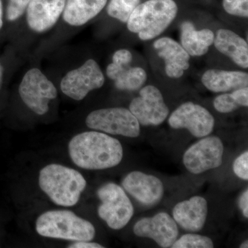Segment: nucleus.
Segmentation results:
<instances>
[{"label": "nucleus", "mask_w": 248, "mask_h": 248, "mask_svg": "<svg viewBox=\"0 0 248 248\" xmlns=\"http://www.w3.org/2000/svg\"><path fill=\"white\" fill-rule=\"evenodd\" d=\"M70 156L76 166L86 170L115 167L123 159V147L117 139L97 131L84 132L72 139Z\"/></svg>", "instance_id": "1"}, {"label": "nucleus", "mask_w": 248, "mask_h": 248, "mask_svg": "<svg viewBox=\"0 0 248 248\" xmlns=\"http://www.w3.org/2000/svg\"><path fill=\"white\" fill-rule=\"evenodd\" d=\"M39 184L50 200L58 205H76L86 187L81 173L60 164H50L40 172Z\"/></svg>", "instance_id": "2"}, {"label": "nucleus", "mask_w": 248, "mask_h": 248, "mask_svg": "<svg viewBox=\"0 0 248 248\" xmlns=\"http://www.w3.org/2000/svg\"><path fill=\"white\" fill-rule=\"evenodd\" d=\"M174 0H148L140 3L127 22L130 32L138 34L140 40H153L172 24L178 14Z\"/></svg>", "instance_id": "3"}, {"label": "nucleus", "mask_w": 248, "mask_h": 248, "mask_svg": "<svg viewBox=\"0 0 248 248\" xmlns=\"http://www.w3.org/2000/svg\"><path fill=\"white\" fill-rule=\"evenodd\" d=\"M41 236L72 241H89L95 236L94 226L69 210H51L41 215L36 221Z\"/></svg>", "instance_id": "4"}, {"label": "nucleus", "mask_w": 248, "mask_h": 248, "mask_svg": "<svg viewBox=\"0 0 248 248\" xmlns=\"http://www.w3.org/2000/svg\"><path fill=\"white\" fill-rule=\"evenodd\" d=\"M101 205L98 208L99 217L111 229L121 230L131 220L134 215L133 203L121 186L108 183L97 192Z\"/></svg>", "instance_id": "5"}, {"label": "nucleus", "mask_w": 248, "mask_h": 248, "mask_svg": "<svg viewBox=\"0 0 248 248\" xmlns=\"http://www.w3.org/2000/svg\"><path fill=\"white\" fill-rule=\"evenodd\" d=\"M89 128L114 135L135 138L141 133L140 124L129 109L108 108L93 111L86 119Z\"/></svg>", "instance_id": "6"}, {"label": "nucleus", "mask_w": 248, "mask_h": 248, "mask_svg": "<svg viewBox=\"0 0 248 248\" xmlns=\"http://www.w3.org/2000/svg\"><path fill=\"white\" fill-rule=\"evenodd\" d=\"M19 93L24 104L39 115L48 112L49 102L58 95L53 83L36 68L26 73L19 85Z\"/></svg>", "instance_id": "7"}, {"label": "nucleus", "mask_w": 248, "mask_h": 248, "mask_svg": "<svg viewBox=\"0 0 248 248\" xmlns=\"http://www.w3.org/2000/svg\"><path fill=\"white\" fill-rule=\"evenodd\" d=\"M223 153L224 146L221 139L204 137L187 148L183 156V163L189 172L200 174L220 167Z\"/></svg>", "instance_id": "8"}, {"label": "nucleus", "mask_w": 248, "mask_h": 248, "mask_svg": "<svg viewBox=\"0 0 248 248\" xmlns=\"http://www.w3.org/2000/svg\"><path fill=\"white\" fill-rule=\"evenodd\" d=\"M105 78L97 62L89 60L79 68L68 72L62 78L60 88L68 97L81 101L91 91L102 87Z\"/></svg>", "instance_id": "9"}, {"label": "nucleus", "mask_w": 248, "mask_h": 248, "mask_svg": "<svg viewBox=\"0 0 248 248\" xmlns=\"http://www.w3.org/2000/svg\"><path fill=\"white\" fill-rule=\"evenodd\" d=\"M129 110L136 117L140 125L157 126L167 119L169 108L165 103L162 93L152 85L142 88L138 97L133 99Z\"/></svg>", "instance_id": "10"}, {"label": "nucleus", "mask_w": 248, "mask_h": 248, "mask_svg": "<svg viewBox=\"0 0 248 248\" xmlns=\"http://www.w3.org/2000/svg\"><path fill=\"white\" fill-rule=\"evenodd\" d=\"M169 124L172 128L187 129L195 138H202L213 133L215 119L205 108L187 102L173 111Z\"/></svg>", "instance_id": "11"}, {"label": "nucleus", "mask_w": 248, "mask_h": 248, "mask_svg": "<svg viewBox=\"0 0 248 248\" xmlns=\"http://www.w3.org/2000/svg\"><path fill=\"white\" fill-rule=\"evenodd\" d=\"M133 232L136 236L153 239L164 248L172 247L179 235L177 223L166 213L141 218L134 226Z\"/></svg>", "instance_id": "12"}, {"label": "nucleus", "mask_w": 248, "mask_h": 248, "mask_svg": "<svg viewBox=\"0 0 248 248\" xmlns=\"http://www.w3.org/2000/svg\"><path fill=\"white\" fill-rule=\"evenodd\" d=\"M122 186L135 200L145 205L157 203L164 194V184L159 178L140 171L128 173Z\"/></svg>", "instance_id": "13"}, {"label": "nucleus", "mask_w": 248, "mask_h": 248, "mask_svg": "<svg viewBox=\"0 0 248 248\" xmlns=\"http://www.w3.org/2000/svg\"><path fill=\"white\" fill-rule=\"evenodd\" d=\"M153 46L158 56L164 60L165 71L169 78L179 79L190 68V55L177 41L161 37L155 41Z\"/></svg>", "instance_id": "14"}, {"label": "nucleus", "mask_w": 248, "mask_h": 248, "mask_svg": "<svg viewBox=\"0 0 248 248\" xmlns=\"http://www.w3.org/2000/svg\"><path fill=\"white\" fill-rule=\"evenodd\" d=\"M66 0H31L27 21L31 30L43 32L56 24L64 9Z\"/></svg>", "instance_id": "15"}, {"label": "nucleus", "mask_w": 248, "mask_h": 248, "mask_svg": "<svg viewBox=\"0 0 248 248\" xmlns=\"http://www.w3.org/2000/svg\"><path fill=\"white\" fill-rule=\"evenodd\" d=\"M208 202L203 197L194 196L178 203L172 210V218L183 229L198 232L202 230L208 217Z\"/></svg>", "instance_id": "16"}, {"label": "nucleus", "mask_w": 248, "mask_h": 248, "mask_svg": "<svg viewBox=\"0 0 248 248\" xmlns=\"http://www.w3.org/2000/svg\"><path fill=\"white\" fill-rule=\"evenodd\" d=\"M214 45L219 53L226 55L237 66L248 68V42L229 29H221L215 35Z\"/></svg>", "instance_id": "17"}, {"label": "nucleus", "mask_w": 248, "mask_h": 248, "mask_svg": "<svg viewBox=\"0 0 248 248\" xmlns=\"http://www.w3.org/2000/svg\"><path fill=\"white\" fill-rule=\"evenodd\" d=\"M202 82L211 92L228 93L248 87V75L242 71L210 69L203 73Z\"/></svg>", "instance_id": "18"}, {"label": "nucleus", "mask_w": 248, "mask_h": 248, "mask_svg": "<svg viewBox=\"0 0 248 248\" xmlns=\"http://www.w3.org/2000/svg\"><path fill=\"white\" fill-rule=\"evenodd\" d=\"M108 0H66L63 17L73 27L84 25L104 9Z\"/></svg>", "instance_id": "19"}, {"label": "nucleus", "mask_w": 248, "mask_h": 248, "mask_svg": "<svg viewBox=\"0 0 248 248\" xmlns=\"http://www.w3.org/2000/svg\"><path fill=\"white\" fill-rule=\"evenodd\" d=\"M215 33L208 29L197 30L193 23L185 22L181 26V45L192 57L203 56L213 45Z\"/></svg>", "instance_id": "20"}, {"label": "nucleus", "mask_w": 248, "mask_h": 248, "mask_svg": "<svg viewBox=\"0 0 248 248\" xmlns=\"http://www.w3.org/2000/svg\"><path fill=\"white\" fill-rule=\"evenodd\" d=\"M213 105L215 110L220 113H231L240 107H248V87L219 94L214 99Z\"/></svg>", "instance_id": "21"}, {"label": "nucleus", "mask_w": 248, "mask_h": 248, "mask_svg": "<svg viewBox=\"0 0 248 248\" xmlns=\"http://www.w3.org/2000/svg\"><path fill=\"white\" fill-rule=\"evenodd\" d=\"M146 80V72L141 67H128L114 81L120 91H135L141 89Z\"/></svg>", "instance_id": "22"}, {"label": "nucleus", "mask_w": 248, "mask_h": 248, "mask_svg": "<svg viewBox=\"0 0 248 248\" xmlns=\"http://www.w3.org/2000/svg\"><path fill=\"white\" fill-rule=\"evenodd\" d=\"M141 3V0H110L107 6V13L111 17L122 23H127L134 10Z\"/></svg>", "instance_id": "23"}, {"label": "nucleus", "mask_w": 248, "mask_h": 248, "mask_svg": "<svg viewBox=\"0 0 248 248\" xmlns=\"http://www.w3.org/2000/svg\"><path fill=\"white\" fill-rule=\"evenodd\" d=\"M172 248H213V240L208 236L197 234L183 235L172 244Z\"/></svg>", "instance_id": "24"}, {"label": "nucleus", "mask_w": 248, "mask_h": 248, "mask_svg": "<svg viewBox=\"0 0 248 248\" xmlns=\"http://www.w3.org/2000/svg\"><path fill=\"white\" fill-rule=\"evenodd\" d=\"M222 5L227 14L236 17H248V0H223Z\"/></svg>", "instance_id": "25"}, {"label": "nucleus", "mask_w": 248, "mask_h": 248, "mask_svg": "<svg viewBox=\"0 0 248 248\" xmlns=\"http://www.w3.org/2000/svg\"><path fill=\"white\" fill-rule=\"evenodd\" d=\"M31 0H9L6 11V17L9 21L19 19L27 11Z\"/></svg>", "instance_id": "26"}, {"label": "nucleus", "mask_w": 248, "mask_h": 248, "mask_svg": "<svg viewBox=\"0 0 248 248\" xmlns=\"http://www.w3.org/2000/svg\"><path fill=\"white\" fill-rule=\"evenodd\" d=\"M234 174L243 180H248V152L244 151L234 160L232 166Z\"/></svg>", "instance_id": "27"}, {"label": "nucleus", "mask_w": 248, "mask_h": 248, "mask_svg": "<svg viewBox=\"0 0 248 248\" xmlns=\"http://www.w3.org/2000/svg\"><path fill=\"white\" fill-rule=\"evenodd\" d=\"M133 60V55L127 49L117 50L112 56V62L119 66L128 67Z\"/></svg>", "instance_id": "28"}, {"label": "nucleus", "mask_w": 248, "mask_h": 248, "mask_svg": "<svg viewBox=\"0 0 248 248\" xmlns=\"http://www.w3.org/2000/svg\"><path fill=\"white\" fill-rule=\"evenodd\" d=\"M239 206L242 212L243 215L246 218H248V190H245L242 195L240 196Z\"/></svg>", "instance_id": "29"}, {"label": "nucleus", "mask_w": 248, "mask_h": 248, "mask_svg": "<svg viewBox=\"0 0 248 248\" xmlns=\"http://www.w3.org/2000/svg\"><path fill=\"white\" fill-rule=\"evenodd\" d=\"M70 248H104L102 245L97 243L91 242L89 241H76L74 244L69 246Z\"/></svg>", "instance_id": "30"}, {"label": "nucleus", "mask_w": 248, "mask_h": 248, "mask_svg": "<svg viewBox=\"0 0 248 248\" xmlns=\"http://www.w3.org/2000/svg\"><path fill=\"white\" fill-rule=\"evenodd\" d=\"M2 4H1V0H0V29H1L3 26V20H2Z\"/></svg>", "instance_id": "31"}, {"label": "nucleus", "mask_w": 248, "mask_h": 248, "mask_svg": "<svg viewBox=\"0 0 248 248\" xmlns=\"http://www.w3.org/2000/svg\"><path fill=\"white\" fill-rule=\"evenodd\" d=\"M3 78V68L1 66V63H0V87H1V82H2Z\"/></svg>", "instance_id": "32"}, {"label": "nucleus", "mask_w": 248, "mask_h": 248, "mask_svg": "<svg viewBox=\"0 0 248 248\" xmlns=\"http://www.w3.org/2000/svg\"><path fill=\"white\" fill-rule=\"evenodd\" d=\"M240 248H248V240H246V241H244V242H243L242 244H241V246H240Z\"/></svg>", "instance_id": "33"}]
</instances>
